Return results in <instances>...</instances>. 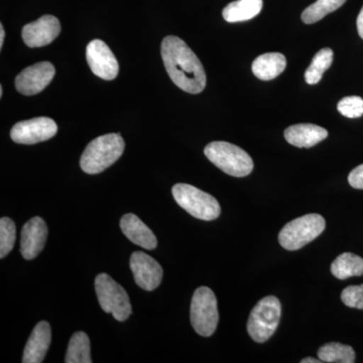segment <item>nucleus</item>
Returning <instances> with one entry per match:
<instances>
[{
    "label": "nucleus",
    "instance_id": "nucleus-1",
    "mask_svg": "<svg viewBox=\"0 0 363 363\" xmlns=\"http://www.w3.org/2000/svg\"><path fill=\"white\" fill-rule=\"evenodd\" d=\"M161 54L174 84L191 94H198L205 89L207 78L202 63L183 40L175 35L164 38Z\"/></svg>",
    "mask_w": 363,
    "mask_h": 363
},
{
    "label": "nucleus",
    "instance_id": "nucleus-2",
    "mask_svg": "<svg viewBox=\"0 0 363 363\" xmlns=\"http://www.w3.org/2000/svg\"><path fill=\"white\" fill-rule=\"evenodd\" d=\"M125 147L123 136L108 133L95 138L87 145L80 159V167L89 175H96L112 166L123 156Z\"/></svg>",
    "mask_w": 363,
    "mask_h": 363
},
{
    "label": "nucleus",
    "instance_id": "nucleus-3",
    "mask_svg": "<svg viewBox=\"0 0 363 363\" xmlns=\"http://www.w3.org/2000/svg\"><path fill=\"white\" fill-rule=\"evenodd\" d=\"M205 156L227 175L242 178L252 173L253 161L245 150L226 142H213L205 147Z\"/></svg>",
    "mask_w": 363,
    "mask_h": 363
},
{
    "label": "nucleus",
    "instance_id": "nucleus-4",
    "mask_svg": "<svg viewBox=\"0 0 363 363\" xmlns=\"http://www.w3.org/2000/svg\"><path fill=\"white\" fill-rule=\"evenodd\" d=\"M172 193L179 206L200 220H215L221 213L220 205L213 196L194 186L177 184L172 189Z\"/></svg>",
    "mask_w": 363,
    "mask_h": 363
},
{
    "label": "nucleus",
    "instance_id": "nucleus-5",
    "mask_svg": "<svg viewBox=\"0 0 363 363\" xmlns=\"http://www.w3.org/2000/svg\"><path fill=\"white\" fill-rule=\"evenodd\" d=\"M281 315V302L277 297L262 298L252 311L247 322V332L253 341L264 343L274 335Z\"/></svg>",
    "mask_w": 363,
    "mask_h": 363
},
{
    "label": "nucleus",
    "instance_id": "nucleus-6",
    "mask_svg": "<svg viewBox=\"0 0 363 363\" xmlns=\"http://www.w3.org/2000/svg\"><path fill=\"white\" fill-rule=\"evenodd\" d=\"M326 222L321 215L307 214L289 222L279 234V242L285 250H298L316 240L323 233Z\"/></svg>",
    "mask_w": 363,
    "mask_h": 363
},
{
    "label": "nucleus",
    "instance_id": "nucleus-7",
    "mask_svg": "<svg viewBox=\"0 0 363 363\" xmlns=\"http://www.w3.org/2000/svg\"><path fill=\"white\" fill-rule=\"evenodd\" d=\"M95 292L102 310L111 313L117 321H125L130 316L133 308L128 293L109 274H98L95 279Z\"/></svg>",
    "mask_w": 363,
    "mask_h": 363
},
{
    "label": "nucleus",
    "instance_id": "nucleus-8",
    "mask_svg": "<svg viewBox=\"0 0 363 363\" xmlns=\"http://www.w3.org/2000/svg\"><path fill=\"white\" fill-rule=\"evenodd\" d=\"M191 323L203 337H210L216 330L219 321L217 298L211 289L200 286L195 291L191 302Z\"/></svg>",
    "mask_w": 363,
    "mask_h": 363
},
{
    "label": "nucleus",
    "instance_id": "nucleus-9",
    "mask_svg": "<svg viewBox=\"0 0 363 363\" xmlns=\"http://www.w3.org/2000/svg\"><path fill=\"white\" fill-rule=\"evenodd\" d=\"M58 131L57 123L49 117H37L20 121L11 128V138L21 145H35L54 138Z\"/></svg>",
    "mask_w": 363,
    "mask_h": 363
},
{
    "label": "nucleus",
    "instance_id": "nucleus-10",
    "mask_svg": "<svg viewBox=\"0 0 363 363\" xmlns=\"http://www.w3.org/2000/svg\"><path fill=\"white\" fill-rule=\"evenodd\" d=\"M86 59L91 71L97 77L111 81L118 75V62L104 40H91L86 49Z\"/></svg>",
    "mask_w": 363,
    "mask_h": 363
},
{
    "label": "nucleus",
    "instance_id": "nucleus-11",
    "mask_svg": "<svg viewBox=\"0 0 363 363\" xmlns=\"http://www.w3.org/2000/svg\"><path fill=\"white\" fill-rule=\"evenodd\" d=\"M55 74V67L50 62H40L28 67L16 76V90L26 96L38 94L52 82Z\"/></svg>",
    "mask_w": 363,
    "mask_h": 363
},
{
    "label": "nucleus",
    "instance_id": "nucleus-12",
    "mask_svg": "<svg viewBox=\"0 0 363 363\" xmlns=\"http://www.w3.org/2000/svg\"><path fill=\"white\" fill-rule=\"evenodd\" d=\"M130 264L135 284L143 290L154 291L161 285L164 274L161 264L147 253L133 252Z\"/></svg>",
    "mask_w": 363,
    "mask_h": 363
},
{
    "label": "nucleus",
    "instance_id": "nucleus-13",
    "mask_svg": "<svg viewBox=\"0 0 363 363\" xmlns=\"http://www.w3.org/2000/svg\"><path fill=\"white\" fill-rule=\"evenodd\" d=\"M61 33V25L56 16H42L33 23L23 26L21 37L30 48H40L50 45Z\"/></svg>",
    "mask_w": 363,
    "mask_h": 363
},
{
    "label": "nucleus",
    "instance_id": "nucleus-14",
    "mask_svg": "<svg viewBox=\"0 0 363 363\" xmlns=\"http://www.w3.org/2000/svg\"><path fill=\"white\" fill-rule=\"evenodd\" d=\"M48 238V227L44 219L33 217L26 222L21 230V253L23 259L37 257L44 250Z\"/></svg>",
    "mask_w": 363,
    "mask_h": 363
},
{
    "label": "nucleus",
    "instance_id": "nucleus-15",
    "mask_svg": "<svg viewBox=\"0 0 363 363\" xmlns=\"http://www.w3.org/2000/svg\"><path fill=\"white\" fill-rule=\"evenodd\" d=\"M52 341L51 326L48 322L42 321L35 325L28 338L25 351L23 363H40L44 362Z\"/></svg>",
    "mask_w": 363,
    "mask_h": 363
},
{
    "label": "nucleus",
    "instance_id": "nucleus-16",
    "mask_svg": "<svg viewBox=\"0 0 363 363\" xmlns=\"http://www.w3.org/2000/svg\"><path fill=\"white\" fill-rule=\"evenodd\" d=\"M121 228L124 235L138 247L149 250L157 247L156 235L136 215H123L121 219Z\"/></svg>",
    "mask_w": 363,
    "mask_h": 363
},
{
    "label": "nucleus",
    "instance_id": "nucleus-17",
    "mask_svg": "<svg viewBox=\"0 0 363 363\" xmlns=\"http://www.w3.org/2000/svg\"><path fill=\"white\" fill-rule=\"evenodd\" d=\"M328 136V131L311 123L295 124L285 130V138L290 145L297 147H314Z\"/></svg>",
    "mask_w": 363,
    "mask_h": 363
},
{
    "label": "nucleus",
    "instance_id": "nucleus-18",
    "mask_svg": "<svg viewBox=\"0 0 363 363\" xmlns=\"http://www.w3.org/2000/svg\"><path fill=\"white\" fill-rule=\"evenodd\" d=\"M286 67V57L281 52H267L257 57L252 63V73L262 81L278 77Z\"/></svg>",
    "mask_w": 363,
    "mask_h": 363
},
{
    "label": "nucleus",
    "instance_id": "nucleus-19",
    "mask_svg": "<svg viewBox=\"0 0 363 363\" xmlns=\"http://www.w3.org/2000/svg\"><path fill=\"white\" fill-rule=\"evenodd\" d=\"M264 6L262 0H236L231 2L222 11L227 23H241L255 18Z\"/></svg>",
    "mask_w": 363,
    "mask_h": 363
},
{
    "label": "nucleus",
    "instance_id": "nucleus-20",
    "mask_svg": "<svg viewBox=\"0 0 363 363\" xmlns=\"http://www.w3.org/2000/svg\"><path fill=\"white\" fill-rule=\"evenodd\" d=\"M331 272L339 279L362 276L363 259L354 253L344 252L332 262Z\"/></svg>",
    "mask_w": 363,
    "mask_h": 363
},
{
    "label": "nucleus",
    "instance_id": "nucleus-21",
    "mask_svg": "<svg viewBox=\"0 0 363 363\" xmlns=\"http://www.w3.org/2000/svg\"><path fill=\"white\" fill-rule=\"evenodd\" d=\"M318 358H320L322 362L353 363L355 362V352L350 345L331 342L325 344L319 348Z\"/></svg>",
    "mask_w": 363,
    "mask_h": 363
},
{
    "label": "nucleus",
    "instance_id": "nucleus-22",
    "mask_svg": "<svg viewBox=\"0 0 363 363\" xmlns=\"http://www.w3.org/2000/svg\"><path fill=\"white\" fill-rule=\"evenodd\" d=\"M66 363H91L90 340L84 332H76L70 339Z\"/></svg>",
    "mask_w": 363,
    "mask_h": 363
},
{
    "label": "nucleus",
    "instance_id": "nucleus-23",
    "mask_svg": "<svg viewBox=\"0 0 363 363\" xmlns=\"http://www.w3.org/2000/svg\"><path fill=\"white\" fill-rule=\"evenodd\" d=\"M333 51L329 48L322 49L315 55L311 65L305 72V80L309 85H315L321 81L325 72L328 70L333 62Z\"/></svg>",
    "mask_w": 363,
    "mask_h": 363
},
{
    "label": "nucleus",
    "instance_id": "nucleus-24",
    "mask_svg": "<svg viewBox=\"0 0 363 363\" xmlns=\"http://www.w3.org/2000/svg\"><path fill=\"white\" fill-rule=\"evenodd\" d=\"M345 2L346 0H317L303 11L301 18L306 25H312L321 21L327 14L337 11Z\"/></svg>",
    "mask_w": 363,
    "mask_h": 363
},
{
    "label": "nucleus",
    "instance_id": "nucleus-25",
    "mask_svg": "<svg viewBox=\"0 0 363 363\" xmlns=\"http://www.w3.org/2000/svg\"><path fill=\"white\" fill-rule=\"evenodd\" d=\"M16 238V227L11 218L0 219V257L4 259L13 250Z\"/></svg>",
    "mask_w": 363,
    "mask_h": 363
},
{
    "label": "nucleus",
    "instance_id": "nucleus-26",
    "mask_svg": "<svg viewBox=\"0 0 363 363\" xmlns=\"http://www.w3.org/2000/svg\"><path fill=\"white\" fill-rule=\"evenodd\" d=\"M338 111L348 118H357L363 116V99L362 97H344L337 105Z\"/></svg>",
    "mask_w": 363,
    "mask_h": 363
},
{
    "label": "nucleus",
    "instance_id": "nucleus-27",
    "mask_svg": "<svg viewBox=\"0 0 363 363\" xmlns=\"http://www.w3.org/2000/svg\"><path fill=\"white\" fill-rule=\"evenodd\" d=\"M341 300L347 307L363 310V284L344 289L341 294Z\"/></svg>",
    "mask_w": 363,
    "mask_h": 363
},
{
    "label": "nucleus",
    "instance_id": "nucleus-28",
    "mask_svg": "<svg viewBox=\"0 0 363 363\" xmlns=\"http://www.w3.org/2000/svg\"><path fill=\"white\" fill-rule=\"evenodd\" d=\"M348 183L352 188L363 190V164L350 172Z\"/></svg>",
    "mask_w": 363,
    "mask_h": 363
},
{
    "label": "nucleus",
    "instance_id": "nucleus-29",
    "mask_svg": "<svg viewBox=\"0 0 363 363\" xmlns=\"http://www.w3.org/2000/svg\"><path fill=\"white\" fill-rule=\"evenodd\" d=\"M357 25L358 35H359V37L363 40V7L362 11H360L359 14H358Z\"/></svg>",
    "mask_w": 363,
    "mask_h": 363
},
{
    "label": "nucleus",
    "instance_id": "nucleus-30",
    "mask_svg": "<svg viewBox=\"0 0 363 363\" xmlns=\"http://www.w3.org/2000/svg\"><path fill=\"white\" fill-rule=\"evenodd\" d=\"M322 360L320 358L315 359L313 357H306L304 359L301 360V363H321Z\"/></svg>",
    "mask_w": 363,
    "mask_h": 363
},
{
    "label": "nucleus",
    "instance_id": "nucleus-31",
    "mask_svg": "<svg viewBox=\"0 0 363 363\" xmlns=\"http://www.w3.org/2000/svg\"><path fill=\"white\" fill-rule=\"evenodd\" d=\"M4 37H6V33H4V26L0 25V48L4 47Z\"/></svg>",
    "mask_w": 363,
    "mask_h": 363
},
{
    "label": "nucleus",
    "instance_id": "nucleus-32",
    "mask_svg": "<svg viewBox=\"0 0 363 363\" xmlns=\"http://www.w3.org/2000/svg\"><path fill=\"white\" fill-rule=\"evenodd\" d=\"M2 95H4V88L0 87V97H2Z\"/></svg>",
    "mask_w": 363,
    "mask_h": 363
}]
</instances>
